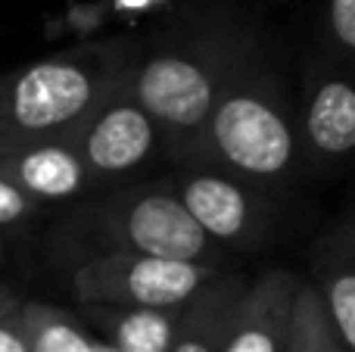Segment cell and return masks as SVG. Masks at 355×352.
I'll return each mask as SVG.
<instances>
[{
    "mask_svg": "<svg viewBox=\"0 0 355 352\" xmlns=\"http://www.w3.org/2000/svg\"><path fill=\"white\" fill-rule=\"evenodd\" d=\"M256 44V22L231 6L196 10L153 44H135L125 94L159 125L166 153L187 147L227 75Z\"/></svg>",
    "mask_w": 355,
    "mask_h": 352,
    "instance_id": "cell-1",
    "label": "cell"
},
{
    "mask_svg": "<svg viewBox=\"0 0 355 352\" xmlns=\"http://www.w3.org/2000/svg\"><path fill=\"white\" fill-rule=\"evenodd\" d=\"M181 166L218 168L275 193L300 175L302 153L293 106L284 97L262 44L234 66L206 122L178 153Z\"/></svg>",
    "mask_w": 355,
    "mask_h": 352,
    "instance_id": "cell-2",
    "label": "cell"
},
{
    "mask_svg": "<svg viewBox=\"0 0 355 352\" xmlns=\"http://www.w3.org/2000/svg\"><path fill=\"white\" fill-rule=\"evenodd\" d=\"M135 41L85 44L0 75V150L62 141L125 91Z\"/></svg>",
    "mask_w": 355,
    "mask_h": 352,
    "instance_id": "cell-3",
    "label": "cell"
},
{
    "mask_svg": "<svg viewBox=\"0 0 355 352\" xmlns=\"http://www.w3.org/2000/svg\"><path fill=\"white\" fill-rule=\"evenodd\" d=\"M85 215L103 237V253H141L225 268V253L202 234L200 225L159 181L122 187L91 203Z\"/></svg>",
    "mask_w": 355,
    "mask_h": 352,
    "instance_id": "cell-4",
    "label": "cell"
},
{
    "mask_svg": "<svg viewBox=\"0 0 355 352\" xmlns=\"http://www.w3.org/2000/svg\"><path fill=\"white\" fill-rule=\"evenodd\" d=\"M221 272L225 268L141 253H97L72 272V293L81 306L181 309Z\"/></svg>",
    "mask_w": 355,
    "mask_h": 352,
    "instance_id": "cell-5",
    "label": "cell"
},
{
    "mask_svg": "<svg viewBox=\"0 0 355 352\" xmlns=\"http://www.w3.org/2000/svg\"><path fill=\"white\" fill-rule=\"evenodd\" d=\"M200 231L227 256V249H252L275 231V200L268 191L218 168L181 166L159 181Z\"/></svg>",
    "mask_w": 355,
    "mask_h": 352,
    "instance_id": "cell-6",
    "label": "cell"
},
{
    "mask_svg": "<svg viewBox=\"0 0 355 352\" xmlns=\"http://www.w3.org/2000/svg\"><path fill=\"white\" fill-rule=\"evenodd\" d=\"M66 141L100 187L125 181L166 153L159 125L125 91L106 100Z\"/></svg>",
    "mask_w": 355,
    "mask_h": 352,
    "instance_id": "cell-7",
    "label": "cell"
},
{
    "mask_svg": "<svg viewBox=\"0 0 355 352\" xmlns=\"http://www.w3.org/2000/svg\"><path fill=\"white\" fill-rule=\"evenodd\" d=\"M302 166L331 172L355 150V85L349 66L321 56L302 85V106L293 112Z\"/></svg>",
    "mask_w": 355,
    "mask_h": 352,
    "instance_id": "cell-8",
    "label": "cell"
},
{
    "mask_svg": "<svg viewBox=\"0 0 355 352\" xmlns=\"http://www.w3.org/2000/svg\"><path fill=\"white\" fill-rule=\"evenodd\" d=\"M0 175L41 206L75 203L100 191L66 137L0 150Z\"/></svg>",
    "mask_w": 355,
    "mask_h": 352,
    "instance_id": "cell-9",
    "label": "cell"
},
{
    "mask_svg": "<svg viewBox=\"0 0 355 352\" xmlns=\"http://www.w3.org/2000/svg\"><path fill=\"white\" fill-rule=\"evenodd\" d=\"M300 281L302 278L290 268H271L256 281H246L221 352H284L290 306L300 290Z\"/></svg>",
    "mask_w": 355,
    "mask_h": 352,
    "instance_id": "cell-10",
    "label": "cell"
},
{
    "mask_svg": "<svg viewBox=\"0 0 355 352\" xmlns=\"http://www.w3.org/2000/svg\"><path fill=\"white\" fill-rule=\"evenodd\" d=\"M243 290L246 281L225 268L212 284H206L184 306L181 324H178L168 352H221Z\"/></svg>",
    "mask_w": 355,
    "mask_h": 352,
    "instance_id": "cell-11",
    "label": "cell"
},
{
    "mask_svg": "<svg viewBox=\"0 0 355 352\" xmlns=\"http://www.w3.org/2000/svg\"><path fill=\"white\" fill-rule=\"evenodd\" d=\"M315 290L324 315L331 318L337 340L346 352H355V268H352V228L340 225L334 237H327L318 247L315 259V281H309Z\"/></svg>",
    "mask_w": 355,
    "mask_h": 352,
    "instance_id": "cell-12",
    "label": "cell"
},
{
    "mask_svg": "<svg viewBox=\"0 0 355 352\" xmlns=\"http://www.w3.org/2000/svg\"><path fill=\"white\" fill-rule=\"evenodd\" d=\"M94 328L106 337L112 352H168L181 309H112V306H81Z\"/></svg>",
    "mask_w": 355,
    "mask_h": 352,
    "instance_id": "cell-13",
    "label": "cell"
},
{
    "mask_svg": "<svg viewBox=\"0 0 355 352\" xmlns=\"http://www.w3.org/2000/svg\"><path fill=\"white\" fill-rule=\"evenodd\" d=\"M16 322L22 328L31 352H112L97 343L75 315L37 299H19Z\"/></svg>",
    "mask_w": 355,
    "mask_h": 352,
    "instance_id": "cell-14",
    "label": "cell"
},
{
    "mask_svg": "<svg viewBox=\"0 0 355 352\" xmlns=\"http://www.w3.org/2000/svg\"><path fill=\"white\" fill-rule=\"evenodd\" d=\"M284 352H346L309 281H300V290L290 306V328Z\"/></svg>",
    "mask_w": 355,
    "mask_h": 352,
    "instance_id": "cell-15",
    "label": "cell"
},
{
    "mask_svg": "<svg viewBox=\"0 0 355 352\" xmlns=\"http://www.w3.org/2000/svg\"><path fill=\"white\" fill-rule=\"evenodd\" d=\"M324 37L331 60L349 66L355 53V0H324Z\"/></svg>",
    "mask_w": 355,
    "mask_h": 352,
    "instance_id": "cell-16",
    "label": "cell"
},
{
    "mask_svg": "<svg viewBox=\"0 0 355 352\" xmlns=\"http://www.w3.org/2000/svg\"><path fill=\"white\" fill-rule=\"evenodd\" d=\"M41 212H44L41 203H35L31 197H25L12 181H6L3 175H0V240H6L10 234L25 231Z\"/></svg>",
    "mask_w": 355,
    "mask_h": 352,
    "instance_id": "cell-17",
    "label": "cell"
},
{
    "mask_svg": "<svg viewBox=\"0 0 355 352\" xmlns=\"http://www.w3.org/2000/svg\"><path fill=\"white\" fill-rule=\"evenodd\" d=\"M0 352H31L28 340H25L22 328L16 322V309L0 318Z\"/></svg>",
    "mask_w": 355,
    "mask_h": 352,
    "instance_id": "cell-18",
    "label": "cell"
},
{
    "mask_svg": "<svg viewBox=\"0 0 355 352\" xmlns=\"http://www.w3.org/2000/svg\"><path fill=\"white\" fill-rule=\"evenodd\" d=\"M19 299H22V297H19V293L12 290L10 284H3V281H0V318H3L6 312H12V309H16V306H19Z\"/></svg>",
    "mask_w": 355,
    "mask_h": 352,
    "instance_id": "cell-19",
    "label": "cell"
},
{
    "mask_svg": "<svg viewBox=\"0 0 355 352\" xmlns=\"http://www.w3.org/2000/svg\"><path fill=\"white\" fill-rule=\"evenodd\" d=\"M3 247H6V240H0V259H3Z\"/></svg>",
    "mask_w": 355,
    "mask_h": 352,
    "instance_id": "cell-20",
    "label": "cell"
}]
</instances>
